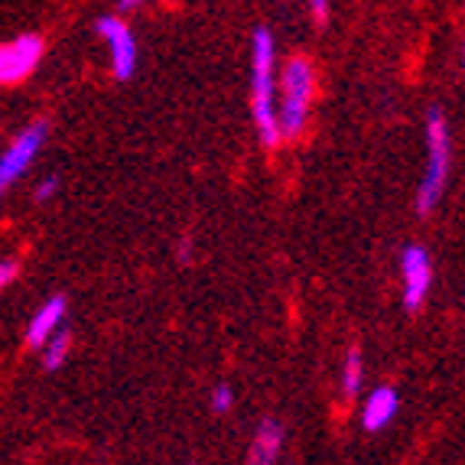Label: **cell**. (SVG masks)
<instances>
[{
	"label": "cell",
	"mask_w": 465,
	"mask_h": 465,
	"mask_svg": "<svg viewBox=\"0 0 465 465\" xmlns=\"http://www.w3.org/2000/svg\"><path fill=\"white\" fill-rule=\"evenodd\" d=\"M251 117L261 143L277 147L283 140L277 124V39L267 26H257L251 36Z\"/></svg>",
	"instance_id": "cell-1"
},
{
	"label": "cell",
	"mask_w": 465,
	"mask_h": 465,
	"mask_svg": "<svg viewBox=\"0 0 465 465\" xmlns=\"http://www.w3.org/2000/svg\"><path fill=\"white\" fill-rule=\"evenodd\" d=\"M316 98V65L306 55H290L277 69V124L280 137L296 140L310 124V108Z\"/></svg>",
	"instance_id": "cell-2"
},
{
	"label": "cell",
	"mask_w": 465,
	"mask_h": 465,
	"mask_svg": "<svg viewBox=\"0 0 465 465\" xmlns=\"http://www.w3.org/2000/svg\"><path fill=\"white\" fill-rule=\"evenodd\" d=\"M452 173V134L450 121L440 108L427 111V166H423V179L417 189V212L430 215L436 212L440 199L446 195V183Z\"/></svg>",
	"instance_id": "cell-3"
},
{
	"label": "cell",
	"mask_w": 465,
	"mask_h": 465,
	"mask_svg": "<svg viewBox=\"0 0 465 465\" xmlns=\"http://www.w3.org/2000/svg\"><path fill=\"white\" fill-rule=\"evenodd\" d=\"M46 137H49V127L43 124V121H33V124H26L24 131L4 147V153H0V199H4V195L24 179V173L36 163V156L46 147Z\"/></svg>",
	"instance_id": "cell-4"
},
{
	"label": "cell",
	"mask_w": 465,
	"mask_h": 465,
	"mask_svg": "<svg viewBox=\"0 0 465 465\" xmlns=\"http://www.w3.org/2000/svg\"><path fill=\"white\" fill-rule=\"evenodd\" d=\"M94 33H98V39L108 46L111 75H114L117 82L134 78L137 63H140V49H137V36H134V30L124 24V16H117V14L98 16V20H94Z\"/></svg>",
	"instance_id": "cell-5"
},
{
	"label": "cell",
	"mask_w": 465,
	"mask_h": 465,
	"mask_svg": "<svg viewBox=\"0 0 465 465\" xmlns=\"http://www.w3.org/2000/svg\"><path fill=\"white\" fill-rule=\"evenodd\" d=\"M46 55V39L39 33H20V36L0 43V88H14L33 75Z\"/></svg>",
	"instance_id": "cell-6"
},
{
	"label": "cell",
	"mask_w": 465,
	"mask_h": 465,
	"mask_svg": "<svg viewBox=\"0 0 465 465\" xmlns=\"http://www.w3.org/2000/svg\"><path fill=\"white\" fill-rule=\"evenodd\" d=\"M401 287L403 310L417 312L427 302L430 287H433V261L423 244H407L401 251Z\"/></svg>",
	"instance_id": "cell-7"
},
{
	"label": "cell",
	"mask_w": 465,
	"mask_h": 465,
	"mask_svg": "<svg viewBox=\"0 0 465 465\" xmlns=\"http://www.w3.org/2000/svg\"><path fill=\"white\" fill-rule=\"evenodd\" d=\"M65 316H69V300L65 296H49L46 302H39L36 312L26 322V345L30 349H43L59 329H65Z\"/></svg>",
	"instance_id": "cell-8"
},
{
	"label": "cell",
	"mask_w": 465,
	"mask_h": 465,
	"mask_svg": "<svg viewBox=\"0 0 465 465\" xmlns=\"http://www.w3.org/2000/svg\"><path fill=\"white\" fill-rule=\"evenodd\" d=\"M397 413H401V394L391 384H381L361 403V427L368 433H381V430H388L394 423Z\"/></svg>",
	"instance_id": "cell-9"
},
{
	"label": "cell",
	"mask_w": 465,
	"mask_h": 465,
	"mask_svg": "<svg viewBox=\"0 0 465 465\" xmlns=\"http://www.w3.org/2000/svg\"><path fill=\"white\" fill-rule=\"evenodd\" d=\"M283 440H287V433H283V423H280V420H273V417L261 420L254 436H251L248 465H277L280 452H283Z\"/></svg>",
	"instance_id": "cell-10"
},
{
	"label": "cell",
	"mask_w": 465,
	"mask_h": 465,
	"mask_svg": "<svg viewBox=\"0 0 465 465\" xmlns=\"http://www.w3.org/2000/svg\"><path fill=\"white\" fill-rule=\"evenodd\" d=\"M341 397H358L365 391V358L358 349H349L341 358Z\"/></svg>",
	"instance_id": "cell-11"
},
{
	"label": "cell",
	"mask_w": 465,
	"mask_h": 465,
	"mask_svg": "<svg viewBox=\"0 0 465 465\" xmlns=\"http://www.w3.org/2000/svg\"><path fill=\"white\" fill-rule=\"evenodd\" d=\"M39 351H43V368H46V371H55V368H63L65 358H69V351H72V335H69V329H59V332H55L53 339H49Z\"/></svg>",
	"instance_id": "cell-12"
},
{
	"label": "cell",
	"mask_w": 465,
	"mask_h": 465,
	"mask_svg": "<svg viewBox=\"0 0 465 465\" xmlns=\"http://www.w3.org/2000/svg\"><path fill=\"white\" fill-rule=\"evenodd\" d=\"M209 407H212V413H218V417H225V413H232V407H234V391H232V384H215L212 388V394H209Z\"/></svg>",
	"instance_id": "cell-13"
},
{
	"label": "cell",
	"mask_w": 465,
	"mask_h": 465,
	"mask_svg": "<svg viewBox=\"0 0 465 465\" xmlns=\"http://www.w3.org/2000/svg\"><path fill=\"white\" fill-rule=\"evenodd\" d=\"M55 193H59V176H55V173H49V176H43L36 183V189H33V199H36L39 205H46V202L55 199Z\"/></svg>",
	"instance_id": "cell-14"
},
{
	"label": "cell",
	"mask_w": 465,
	"mask_h": 465,
	"mask_svg": "<svg viewBox=\"0 0 465 465\" xmlns=\"http://www.w3.org/2000/svg\"><path fill=\"white\" fill-rule=\"evenodd\" d=\"M16 271H20L16 261H0V293H4V290L16 280Z\"/></svg>",
	"instance_id": "cell-15"
},
{
	"label": "cell",
	"mask_w": 465,
	"mask_h": 465,
	"mask_svg": "<svg viewBox=\"0 0 465 465\" xmlns=\"http://www.w3.org/2000/svg\"><path fill=\"white\" fill-rule=\"evenodd\" d=\"M143 7V0H117V16H124V14H134V10Z\"/></svg>",
	"instance_id": "cell-16"
},
{
	"label": "cell",
	"mask_w": 465,
	"mask_h": 465,
	"mask_svg": "<svg viewBox=\"0 0 465 465\" xmlns=\"http://www.w3.org/2000/svg\"><path fill=\"white\" fill-rule=\"evenodd\" d=\"M310 10L316 20H326L329 16V0H310Z\"/></svg>",
	"instance_id": "cell-17"
},
{
	"label": "cell",
	"mask_w": 465,
	"mask_h": 465,
	"mask_svg": "<svg viewBox=\"0 0 465 465\" xmlns=\"http://www.w3.org/2000/svg\"><path fill=\"white\" fill-rule=\"evenodd\" d=\"M462 65H465V46H462Z\"/></svg>",
	"instance_id": "cell-18"
}]
</instances>
